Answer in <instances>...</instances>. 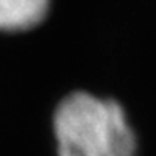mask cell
Instances as JSON below:
<instances>
[{
  "label": "cell",
  "instance_id": "6da1fadb",
  "mask_svg": "<svg viewBox=\"0 0 156 156\" xmlns=\"http://www.w3.org/2000/svg\"><path fill=\"white\" fill-rule=\"evenodd\" d=\"M58 156H136L138 136L118 101L76 91L53 115Z\"/></svg>",
  "mask_w": 156,
  "mask_h": 156
},
{
  "label": "cell",
  "instance_id": "7a4b0ae2",
  "mask_svg": "<svg viewBox=\"0 0 156 156\" xmlns=\"http://www.w3.org/2000/svg\"><path fill=\"white\" fill-rule=\"evenodd\" d=\"M50 0H0V32H23L42 23Z\"/></svg>",
  "mask_w": 156,
  "mask_h": 156
}]
</instances>
